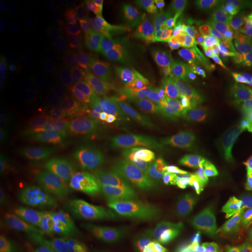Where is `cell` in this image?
Returning a JSON list of instances; mask_svg holds the SVG:
<instances>
[{
    "instance_id": "6da1fadb",
    "label": "cell",
    "mask_w": 252,
    "mask_h": 252,
    "mask_svg": "<svg viewBox=\"0 0 252 252\" xmlns=\"http://www.w3.org/2000/svg\"><path fill=\"white\" fill-rule=\"evenodd\" d=\"M214 115L225 126L251 131L252 83L232 75L229 81L212 91Z\"/></svg>"
},
{
    "instance_id": "7a4b0ae2",
    "label": "cell",
    "mask_w": 252,
    "mask_h": 252,
    "mask_svg": "<svg viewBox=\"0 0 252 252\" xmlns=\"http://www.w3.org/2000/svg\"><path fill=\"white\" fill-rule=\"evenodd\" d=\"M195 163L216 179L224 178L226 166L235 153L244 147L238 140L220 135L204 125L187 128Z\"/></svg>"
},
{
    "instance_id": "3957f363",
    "label": "cell",
    "mask_w": 252,
    "mask_h": 252,
    "mask_svg": "<svg viewBox=\"0 0 252 252\" xmlns=\"http://www.w3.org/2000/svg\"><path fill=\"white\" fill-rule=\"evenodd\" d=\"M210 200L242 237L252 239V196L220 178L215 180Z\"/></svg>"
},
{
    "instance_id": "277c9868",
    "label": "cell",
    "mask_w": 252,
    "mask_h": 252,
    "mask_svg": "<svg viewBox=\"0 0 252 252\" xmlns=\"http://www.w3.org/2000/svg\"><path fill=\"white\" fill-rule=\"evenodd\" d=\"M147 197L158 215L173 220L184 210L175 172L169 167H156L147 179Z\"/></svg>"
},
{
    "instance_id": "5b68a950",
    "label": "cell",
    "mask_w": 252,
    "mask_h": 252,
    "mask_svg": "<svg viewBox=\"0 0 252 252\" xmlns=\"http://www.w3.org/2000/svg\"><path fill=\"white\" fill-rule=\"evenodd\" d=\"M166 100L178 121L190 123L193 126L203 125L207 121V99L203 87L193 89L168 87Z\"/></svg>"
},
{
    "instance_id": "8992f818",
    "label": "cell",
    "mask_w": 252,
    "mask_h": 252,
    "mask_svg": "<svg viewBox=\"0 0 252 252\" xmlns=\"http://www.w3.org/2000/svg\"><path fill=\"white\" fill-rule=\"evenodd\" d=\"M181 217L204 230L213 237L222 241L224 245L232 243L241 237L224 214L213 202H203L189 208L181 214Z\"/></svg>"
},
{
    "instance_id": "52a82bcc",
    "label": "cell",
    "mask_w": 252,
    "mask_h": 252,
    "mask_svg": "<svg viewBox=\"0 0 252 252\" xmlns=\"http://www.w3.org/2000/svg\"><path fill=\"white\" fill-rule=\"evenodd\" d=\"M157 151L159 156L172 166L186 168L195 165L187 128L172 124L163 125L157 143Z\"/></svg>"
},
{
    "instance_id": "ba28073f",
    "label": "cell",
    "mask_w": 252,
    "mask_h": 252,
    "mask_svg": "<svg viewBox=\"0 0 252 252\" xmlns=\"http://www.w3.org/2000/svg\"><path fill=\"white\" fill-rule=\"evenodd\" d=\"M175 175L184 209L187 210L210 198L216 178L198 169L196 165L179 168Z\"/></svg>"
},
{
    "instance_id": "9c48e42d",
    "label": "cell",
    "mask_w": 252,
    "mask_h": 252,
    "mask_svg": "<svg viewBox=\"0 0 252 252\" xmlns=\"http://www.w3.org/2000/svg\"><path fill=\"white\" fill-rule=\"evenodd\" d=\"M187 26L195 50H213L222 53V32L217 23L213 6H207L191 14L187 20Z\"/></svg>"
},
{
    "instance_id": "30bf717a",
    "label": "cell",
    "mask_w": 252,
    "mask_h": 252,
    "mask_svg": "<svg viewBox=\"0 0 252 252\" xmlns=\"http://www.w3.org/2000/svg\"><path fill=\"white\" fill-rule=\"evenodd\" d=\"M154 74L158 75L163 83L173 88L193 89L200 87L204 81L202 68L193 58L189 60L167 58L160 62Z\"/></svg>"
},
{
    "instance_id": "8fae6325",
    "label": "cell",
    "mask_w": 252,
    "mask_h": 252,
    "mask_svg": "<svg viewBox=\"0 0 252 252\" xmlns=\"http://www.w3.org/2000/svg\"><path fill=\"white\" fill-rule=\"evenodd\" d=\"M167 106L159 91L151 89L139 97L130 108L133 124L144 132H152L160 127L166 117Z\"/></svg>"
},
{
    "instance_id": "7c38bea8",
    "label": "cell",
    "mask_w": 252,
    "mask_h": 252,
    "mask_svg": "<svg viewBox=\"0 0 252 252\" xmlns=\"http://www.w3.org/2000/svg\"><path fill=\"white\" fill-rule=\"evenodd\" d=\"M161 42L165 47L168 58L174 60L191 59L193 49H195L193 39H191L187 23L179 19L169 20L161 28Z\"/></svg>"
},
{
    "instance_id": "4fadbf2b",
    "label": "cell",
    "mask_w": 252,
    "mask_h": 252,
    "mask_svg": "<svg viewBox=\"0 0 252 252\" xmlns=\"http://www.w3.org/2000/svg\"><path fill=\"white\" fill-rule=\"evenodd\" d=\"M54 219L61 225L77 229L93 230L94 217L91 209L78 198H62L52 208Z\"/></svg>"
},
{
    "instance_id": "5bb4252c",
    "label": "cell",
    "mask_w": 252,
    "mask_h": 252,
    "mask_svg": "<svg viewBox=\"0 0 252 252\" xmlns=\"http://www.w3.org/2000/svg\"><path fill=\"white\" fill-rule=\"evenodd\" d=\"M172 225L182 243L188 245L195 252H225V245L222 241L187 222L181 215L172 220Z\"/></svg>"
},
{
    "instance_id": "9a60e30c",
    "label": "cell",
    "mask_w": 252,
    "mask_h": 252,
    "mask_svg": "<svg viewBox=\"0 0 252 252\" xmlns=\"http://www.w3.org/2000/svg\"><path fill=\"white\" fill-rule=\"evenodd\" d=\"M52 242L60 252H89L94 242L93 230L59 225L53 230Z\"/></svg>"
},
{
    "instance_id": "2e32d148",
    "label": "cell",
    "mask_w": 252,
    "mask_h": 252,
    "mask_svg": "<svg viewBox=\"0 0 252 252\" xmlns=\"http://www.w3.org/2000/svg\"><path fill=\"white\" fill-rule=\"evenodd\" d=\"M224 176L236 188L252 196V152L239 149L230 159Z\"/></svg>"
},
{
    "instance_id": "e0dca14e",
    "label": "cell",
    "mask_w": 252,
    "mask_h": 252,
    "mask_svg": "<svg viewBox=\"0 0 252 252\" xmlns=\"http://www.w3.org/2000/svg\"><path fill=\"white\" fill-rule=\"evenodd\" d=\"M127 230L152 252H157L165 239L159 223L147 214H134L128 220Z\"/></svg>"
},
{
    "instance_id": "ac0fdd59",
    "label": "cell",
    "mask_w": 252,
    "mask_h": 252,
    "mask_svg": "<svg viewBox=\"0 0 252 252\" xmlns=\"http://www.w3.org/2000/svg\"><path fill=\"white\" fill-rule=\"evenodd\" d=\"M116 201L112 188L104 181H96L90 189V209L94 220L106 225L115 215Z\"/></svg>"
},
{
    "instance_id": "d6986e66",
    "label": "cell",
    "mask_w": 252,
    "mask_h": 252,
    "mask_svg": "<svg viewBox=\"0 0 252 252\" xmlns=\"http://www.w3.org/2000/svg\"><path fill=\"white\" fill-rule=\"evenodd\" d=\"M116 81L123 93L128 97H141L150 91V74L138 64H127L119 69Z\"/></svg>"
},
{
    "instance_id": "ffe728a7",
    "label": "cell",
    "mask_w": 252,
    "mask_h": 252,
    "mask_svg": "<svg viewBox=\"0 0 252 252\" xmlns=\"http://www.w3.org/2000/svg\"><path fill=\"white\" fill-rule=\"evenodd\" d=\"M213 7L220 26L234 31L241 40L252 39V24L241 18L231 1H214Z\"/></svg>"
},
{
    "instance_id": "44dd1931",
    "label": "cell",
    "mask_w": 252,
    "mask_h": 252,
    "mask_svg": "<svg viewBox=\"0 0 252 252\" xmlns=\"http://www.w3.org/2000/svg\"><path fill=\"white\" fill-rule=\"evenodd\" d=\"M196 54L201 68L212 82L213 88L222 86L232 77V72L230 71L222 53L213 50H197Z\"/></svg>"
},
{
    "instance_id": "7402d4cb",
    "label": "cell",
    "mask_w": 252,
    "mask_h": 252,
    "mask_svg": "<svg viewBox=\"0 0 252 252\" xmlns=\"http://www.w3.org/2000/svg\"><path fill=\"white\" fill-rule=\"evenodd\" d=\"M131 42L134 52L146 61L147 65L151 69V74L153 75L160 62L162 61L161 56L157 52L156 45H154L153 37L151 35L150 31L143 25H135L132 28Z\"/></svg>"
},
{
    "instance_id": "603a6c76",
    "label": "cell",
    "mask_w": 252,
    "mask_h": 252,
    "mask_svg": "<svg viewBox=\"0 0 252 252\" xmlns=\"http://www.w3.org/2000/svg\"><path fill=\"white\" fill-rule=\"evenodd\" d=\"M8 139L11 140L15 151L19 156L27 160H37L46 157V150L37 140L32 131L25 127H17L9 134Z\"/></svg>"
},
{
    "instance_id": "cb8c5ba5",
    "label": "cell",
    "mask_w": 252,
    "mask_h": 252,
    "mask_svg": "<svg viewBox=\"0 0 252 252\" xmlns=\"http://www.w3.org/2000/svg\"><path fill=\"white\" fill-rule=\"evenodd\" d=\"M19 30L27 39H35L45 30V11L40 5L27 2L19 13Z\"/></svg>"
},
{
    "instance_id": "d4e9b609",
    "label": "cell",
    "mask_w": 252,
    "mask_h": 252,
    "mask_svg": "<svg viewBox=\"0 0 252 252\" xmlns=\"http://www.w3.org/2000/svg\"><path fill=\"white\" fill-rule=\"evenodd\" d=\"M106 147L109 154L133 158L137 154V140L127 128L121 124H115L110 127L106 137Z\"/></svg>"
},
{
    "instance_id": "484cf974",
    "label": "cell",
    "mask_w": 252,
    "mask_h": 252,
    "mask_svg": "<svg viewBox=\"0 0 252 252\" xmlns=\"http://www.w3.org/2000/svg\"><path fill=\"white\" fill-rule=\"evenodd\" d=\"M20 67L25 78L35 86L47 83L52 76L49 63L42 56L33 53H27L21 56Z\"/></svg>"
},
{
    "instance_id": "4316f807",
    "label": "cell",
    "mask_w": 252,
    "mask_h": 252,
    "mask_svg": "<svg viewBox=\"0 0 252 252\" xmlns=\"http://www.w3.org/2000/svg\"><path fill=\"white\" fill-rule=\"evenodd\" d=\"M109 172L123 181L135 182L141 176V166L133 158L109 154L106 158Z\"/></svg>"
},
{
    "instance_id": "83f0119b",
    "label": "cell",
    "mask_w": 252,
    "mask_h": 252,
    "mask_svg": "<svg viewBox=\"0 0 252 252\" xmlns=\"http://www.w3.org/2000/svg\"><path fill=\"white\" fill-rule=\"evenodd\" d=\"M53 147L64 160H75L81 156V145L77 138L65 128H58L50 135Z\"/></svg>"
},
{
    "instance_id": "f1b7e54d",
    "label": "cell",
    "mask_w": 252,
    "mask_h": 252,
    "mask_svg": "<svg viewBox=\"0 0 252 252\" xmlns=\"http://www.w3.org/2000/svg\"><path fill=\"white\" fill-rule=\"evenodd\" d=\"M18 166V153L8 138L1 140V156H0V179L1 181L14 176Z\"/></svg>"
},
{
    "instance_id": "f546056e",
    "label": "cell",
    "mask_w": 252,
    "mask_h": 252,
    "mask_svg": "<svg viewBox=\"0 0 252 252\" xmlns=\"http://www.w3.org/2000/svg\"><path fill=\"white\" fill-rule=\"evenodd\" d=\"M115 250L116 252H152L128 230L116 236Z\"/></svg>"
},
{
    "instance_id": "4dcf8cb0",
    "label": "cell",
    "mask_w": 252,
    "mask_h": 252,
    "mask_svg": "<svg viewBox=\"0 0 252 252\" xmlns=\"http://www.w3.org/2000/svg\"><path fill=\"white\" fill-rule=\"evenodd\" d=\"M63 63L70 74L78 75L86 67V55L78 47H70L63 55Z\"/></svg>"
},
{
    "instance_id": "1f68e13d",
    "label": "cell",
    "mask_w": 252,
    "mask_h": 252,
    "mask_svg": "<svg viewBox=\"0 0 252 252\" xmlns=\"http://www.w3.org/2000/svg\"><path fill=\"white\" fill-rule=\"evenodd\" d=\"M135 14V7L133 1H123L116 2L110 9V15L116 23L122 25H128L133 21Z\"/></svg>"
},
{
    "instance_id": "d6a6232c",
    "label": "cell",
    "mask_w": 252,
    "mask_h": 252,
    "mask_svg": "<svg viewBox=\"0 0 252 252\" xmlns=\"http://www.w3.org/2000/svg\"><path fill=\"white\" fill-rule=\"evenodd\" d=\"M137 14L145 23H152L159 14V5L154 0H137L134 1Z\"/></svg>"
},
{
    "instance_id": "836d02e7",
    "label": "cell",
    "mask_w": 252,
    "mask_h": 252,
    "mask_svg": "<svg viewBox=\"0 0 252 252\" xmlns=\"http://www.w3.org/2000/svg\"><path fill=\"white\" fill-rule=\"evenodd\" d=\"M14 71V56L8 48L0 49V82L4 84L9 80Z\"/></svg>"
},
{
    "instance_id": "e575fe53",
    "label": "cell",
    "mask_w": 252,
    "mask_h": 252,
    "mask_svg": "<svg viewBox=\"0 0 252 252\" xmlns=\"http://www.w3.org/2000/svg\"><path fill=\"white\" fill-rule=\"evenodd\" d=\"M15 18H17V11L9 2H0V32L4 33L13 26Z\"/></svg>"
},
{
    "instance_id": "d590c367",
    "label": "cell",
    "mask_w": 252,
    "mask_h": 252,
    "mask_svg": "<svg viewBox=\"0 0 252 252\" xmlns=\"http://www.w3.org/2000/svg\"><path fill=\"white\" fill-rule=\"evenodd\" d=\"M21 173L28 180H33V179H36L40 175H42L43 168L36 160H26L21 165Z\"/></svg>"
},
{
    "instance_id": "8d00e7d4",
    "label": "cell",
    "mask_w": 252,
    "mask_h": 252,
    "mask_svg": "<svg viewBox=\"0 0 252 252\" xmlns=\"http://www.w3.org/2000/svg\"><path fill=\"white\" fill-rule=\"evenodd\" d=\"M239 59L245 67L252 71V39L241 40L238 45Z\"/></svg>"
},
{
    "instance_id": "74e56055",
    "label": "cell",
    "mask_w": 252,
    "mask_h": 252,
    "mask_svg": "<svg viewBox=\"0 0 252 252\" xmlns=\"http://www.w3.org/2000/svg\"><path fill=\"white\" fill-rule=\"evenodd\" d=\"M157 252H195L193 249H190L188 245H186L182 242H174L171 239L165 238L162 244L158 249Z\"/></svg>"
},
{
    "instance_id": "f35d334b",
    "label": "cell",
    "mask_w": 252,
    "mask_h": 252,
    "mask_svg": "<svg viewBox=\"0 0 252 252\" xmlns=\"http://www.w3.org/2000/svg\"><path fill=\"white\" fill-rule=\"evenodd\" d=\"M231 4L241 18L252 24V0H232Z\"/></svg>"
},
{
    "instance_id": "ab89813d",
    "label": "cell",
    "mask_w": 252,
    "mask_h": 252,
    "mask_svg": "<svg viewBox=\"0 0 252 252\" xmlns=\"http://www.w3.org/2000/svg\"><path fill=\"white\" fill-rule=\"evenodd\" d=\"M162 5L163 7L173 13H184L190 6V2L186 1V0H163Z\"/></svg>"
},
{
    "instance_id": "60d3db41",
    "label": "cell",
    "mask_w": 252,
    "mask_h": 252,
    "mask_svg": "<svg viewBox=\"0 0 252 252\" xmlns=\"http://www.w3.org/2000/svg\"><path fill=\"white\" fill-rule=\"evenodd\" d=\"M251 131H252V113H251Z\"/></svg>"
},
{
    "instance_id": "b9f144b4",
    "label": "cell",
    "mask_w": 252,
    "mask_h": 252,
    "mask_svg": "<svg viewBox=\"0 0 252 252\" xmlns=\"http://www.w3.org/2000/svg\"><path fill=\"white\" fill-rule=\"evenodd\" d=\"M249 252H252V245L250 247V249H249Z\"/></svg>"
}]
</instances>
